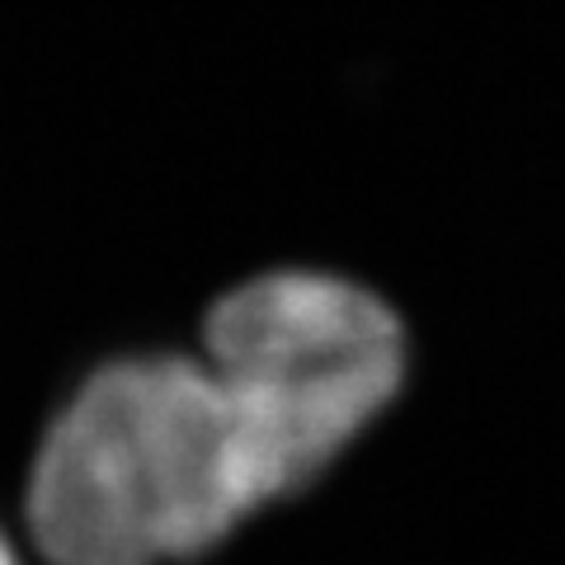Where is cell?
Here are the masks:
<instances>
[{
  "label": "cell",
  "instance_id": "obj_1",
  "mask_svg": "<svg viewBox=\"0 0 565 565\" xmlns=\"http://www.w3.org/2000/svg\"><path fill=\"white\" fill-rule=\"evenodd\" d=\"M405 377L382 297L330 274H269L207 311L203 359L99 367L47 429L29 527L47 565L199 556L311 486Z\"/></svg>",
  "mask_w": 565,
  "mask_h": 565
},
{
  "label": "cell",
  "instance_id": "obj_2",
  "mask_svg": "<svg viewBox=\"0 0 565 565\" xmlns=\"http://www.w3.org/2000/svg\"><path fill=\"white\" fill-rule=\"evenodd\" d=\"M0 565H14V556H10V546H6V537H0Z\"/></svg>",
  "mask_w": 565,
  "mask_h": 565
}]
</instances>
